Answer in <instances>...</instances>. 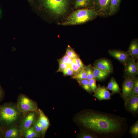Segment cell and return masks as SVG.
Returning <instances> with one entry per match:
<instances>
[{"label": "cell", "instance_id": "cell-8", "mask_svg": "<svg viewBox=\"0 0 138 138\" xmlns=\"http://www.w3.org/2000/svg\"><path fill=\"white\" fill-rule=\"evenodd\" d=\"M135 59L132 57L129 58L124 65L127 76L134 78L138 74V63L135 62Z\"/></svg>", "mask_w": 138, "mask_h": 138}, {"label": "cell", "instance_id": "cell-15", "mask_svg": "<svg viewBox=\"0 0 138 138\" xmlns=\"http://www.w3.org/2000/svg\"><path fill=\"white\" fill-rule=\"evenodd\" d=\"M93 67V75L96 80L101 81L104 80L111 72L99 69L96 67Z\"/></svg>", "mask_w": 138, "mask_h": 138}, {"label": "cell", "instance_id": "cell-37", "mask_svg": "<svg viewBox=\"0 0 138 138\" xmlns=\"http://www.w3.org/2000/svg\"><path fill=\"white\" fill-rule=\"evenodd\" d=\"M2 137H3L2 132L1 131H0V138Z\"/></svg>", "mask_w": 138, "mask_h": 138}, {"label": "cell", "instance_id": "cell-32", "mask_svg": "<svg viewBox=\"0 0 138 138\" xmlns=\"http://www.w3.org/2000/svg\"><path fill=\"white\" fill-rule=\"evenodd\" d=\"M71 66L74 73V75L79 73L80 70L74 59H73V61L71 65Z\"/></svg>", "mask_w": 138, "mask_h": 138}, {"label": "cell", "instance_id": "cell-29", "mask_svg": "<svg viewBox=\"0 0 138 138\" xmlns=\"http://www.w3.org/2000/svg\"><path fill=\"white\" fill-rule=\"evenodd\" d=\"M32 126L39 137H42V132L38 117Z\"/></svg>", "mask_w": 138, "mask_h": 138}, {"label": "cell", "instance_id": "cell-5", "mask_svg": "<svg viewBox=\"0 0 138 138\" xmlns=\"http://www.w3.org/2000/svg\"><path fill=\"white\" fill-rule=\"evenodd\" d=\"M16 105L23 116L28 112L37 111L38 109L36 102L25 95L22 94L18 96Z\"/></svg>", "mask_w": 138, "mask_h": 138}, {"label": "cell", "instance_id": "cell-30", "mask_svg": "<svg viewBox=\"0 0 138 138\" xmlns=\"http://www.w3.org/2000/svg\"><path fill=\"white\" fill-rule=\"evenodd\" d=\"M61 62L68 65H70L72 62L73 60L69 57L66 54L62 58L58 60Z\"/></svg>", "mask_w": 138, "mask_h": 138}, {"label": "cell", "instance_id": "cell-7", "mask_svg": "<svg viewBox=\"0 0 138 138\" xmlns=\"http://www.w3.org/2000/svg\"><path fill=\"white\" fill-rule=\"evenodd\" d=\"M135 78L126 76L122 85V97L125 104L129 99L132 91Z\"/></svg>", "mask_w": 138, "mask_h": 138}, {"label": "cell", "instance_id": "cell-1", "mask_svg": "<svg viewBox=\"0 0 138 138\" xmlns=\"http://www.w3.org/2000/svg\"><path fill=\"white\" fill-rule=\"evenodd\" d=\"M76 119L81 130L90 132L96 138H121L128 130L126 118L98 110H84Z\"/></svg>", "mask_w": 138, "mask_h": 138}, {"label": "cell", "instance_id": "cell-33", "mask_svg": "<svg viewBox=\"0 0 138 138\" xmlns=\"http://www.w3.org/2000/svg\"><path fill=\"white\" fill-rule=\"evenodd\" d=\"M64 76H73L74 74L71 67V65H68L66 68L63 72Z\"/></svg>", "mask_w": 138, "mask_h": 138}, {"label": "cell", "instance_id": "cell-20", "mask_svg": "<svg viewBox=\"0 0 138 138\" xmlns=\"http://www.w3.org/2000/svg\"><path fill=\"white\" fill-rule=\"evenodd\" d=\"M121 0H110L108 14L111 15L117 11L120 5Z\"/></svg>", "mask_w": 138, "mask_h": 138}, {"label": "cell", "instance_id": "cell-14", "mask_svg": "<svg viewBox=\"0 0 138 138\" xmlns=\"http://www.w3.org/2000/svg\"><path fill=\"white\" fill-rule=\"evenodd\" d=\"M94 6L98 11L104 14L109 11L110 0H94Z\"/></svg>", "mask_w": 138, "mask_h": 138}, {"label": "cell", "instance_id": "cell-35", "mask_svg": "<svg viewBox=\"0 0 138 138\" xmlns=\"http://www.w3.org/2000/svg\"><path fill=\"white\" fill-rule=\"evenodd\" d=\"M74 60L80 70H81L84 67V64L81 59L78 56L75 59H74Z\"/></svg>", "mask_w": 138, "mask_h": 138}, {"label": "cell", "instance_id": "cell-19", "mask_svg": "<svg viewBox=\"0 0 138 138\" xmlns=\"http://www.w3.org/2000/svg\"><path fill=\"white\" fill-rule=\"evenodd\" d=\"M107 88L108 90L111 91L113 94L119 93L120 91L118 84L113 77L111 78Z\"/></svg>", "mask_w": 138, "mask_h": 138}, {"label": "cell", "instance_id": "cell-11", "mask_svg": "<svg viewBox=\"0 0 138 138\" xmlns=\"http://www.w3.org/2000/svg\"><path fill=\"white\" fill-rule=\"evenodd\" d=\"M108 52L110 55L124 65L126 64L130 56L127 52L112 50H109Z\"/></svg>", "mask_w": 138, "mask_h": 138}, {"label": "cell", "instance_id": "cell-24", "mask_svg": "<svg viewBox=\"0 0 138 138\" xmlns=\"http://www.w3.org/2000/svg\"><path fill=\"white\" fill-rule=\"evenodd\" d=\"M82 88L89 93L91 92L89 86V80L87 79L77 80Z\"/></svg>", "mask_w": 138, "mask_h": 138}, {"label": "cell", "instance_id": "cell-6", "mask_svg": "<svg viewBox=\"0 0 138 138\" xmlns=\"http://www.w3.org/2000/svg\"><path fill=\"white\" fill-rule=\"evenodd\" d=\"M38 116L37 111L28 112L23 116L19 126L21 137L23 136L25 131L33 125Z\"/></svg>", "mask_w": 138, "mask_h": 138}, {"label": "cell", "instance_id": "cell-17", "mask_svg": "<svg viewBox=\"0 0 138 138\" xmlns=\"http://www.w3.org/2000/svg\"><path fill=\"white\" fill-rule=\"evenodd\" d=\"M130 56L135 59L138 57V43L137 40H134L131 43L127 52Z\"/></svg>", "mask_w": 138, "mask_h": 138}, {"label": "cell", "instance_id": "cell-27", "mask_svg": "<svg viewBox=\"0 0 138 138\" xmlns=\"http://www.w3.org/2000/svg\"><path fill=\"white\" fill-rule=\"evenodd\" d=\"M86 71L87 79L89 80L92 79L94 78L93 75V67L91 65L85 66Z\"/></svg>", "mask_w": 138, "mask_h": 138}, {"label": "cell", "instance_id": "cell-38", "mask_svg": "<svg viewBox=\"0 0 138 138\" xmlns=\"http://www.w3.org/2000/svg\"><path fill=\"white\" fill-rule=\"evenodd\" d=\"M4 130L3 129H2L1 127L0 126V131L2 132L3 133Z\"/></svg>", "mask_w": 138, "mask_h": 138}, {"label": "cell", "instance_id": "cell-31", "mask_svg": "<svg viewBox=\"0 0 138 138\" xmlns=\"http://www.w3.org/2000/svg\"><path fill=\"white\" fill-rule=\"evenodd\" d=\"M96 80L94 78L89 80V86L91 92H94L97 88Z\"/></svg>", "mask_w": 138, "mask_h": 138}, {"label": "cell", "instance_id": "cell-23", "mask_svg": "<svg viewBox=\"0 0 138 138\" xmlns=\"http://www.w3.org/2000/svg\"><path fill=\"white\" fill-rule=\"evenodd\" d=\"M129 133L134 138L138 137V121L133 124L130 128Z\"/></svg>", "mask_w": 138, "mask_h": 138}, {"label": "cell", "instance_id": "cell-12", "mask_svg": "<svg viewBox=\"0 0 138 138\" xmlns=\"http://www.w3.org/2000/svg\"><path fill=\"white\" fill-rule=\"evenodd\" d=\"M94 64L95 66L99 69L112 72L113 66L111 61L108 59L102 58L95 61Z\"/></svg>", "mask_w": 138, "mask_h": 138}, {"label": "cell", "instance_id": "cell-34", "mask_svg": "<svg viewBox=\"0 0 138 138\" xmlns=\"http://www.w3.org/2000/svg\"><path fill=\"white\" fill-rule=\"evenodd\" d=\"M59 64V68L57 71V72H63L67 68L68 65L58 60Z\"/></svg>", "mask_w": 138, "mask_h": 138}, {"label": "cell", "instance_id": "cell-28", "mask_svg": "<svg viewBox=\"0 0 138 138\" xmlns=\"http://www.w3.org/2000/svg\"><path fill=\"white\" fill-rule=\"evenodd\" d=\"M136 95H138V79L137 77L134 78L133 89L129 99L132 96Z\"/></svg>", "mask_w": 138, "mask_h": 138}, {"label": "cell", "instance_id": "cell-13", "mask_svg": "<svg viewBox=\"0 0 138 138\" xmlns=\"http://www.w3.org/2000/svg\"><path fill=\"white\" fill-rule=\"evenodd\" d=\"M125 106L127 110L130 112L133 113H137L138 95L131 97L125 104Z\"/></svg>", "mask_w": 138, "mask_h": 138}, {"label": "cell", "instance_id": "cell-9", "mask_svg": "<svg viewBox=\"0 0 138 138\" xmlns=\"http://www.w3.org/2000/svg\"><path fill=\"white\" fill-rule=\"evenodd\" d=\"M93 96L99 100H108L111 99V94L107 87L104 86L97 87Z\"/></svg>", "mask_w": 138, "mask_h": 138}, {"label": "cell", "instance_id": "cell-26", "mask_svg": "<svg viewBox=\"0 0 138 138\" xmlns=\"http://www.w3.org/2000/svg\"><path fill=\"white\" fill-rule=\"evenodd\" d=\"M79 138H96L94 135L87 131L81 130L80 133L78 135Z\"/></svg>", "mask_w": 138, "mask_h": 138}, {"label": "cell", "instance_id": "cell-16", "mask_svg": "<svg viewBox=\"0 0 138 138\" xmlns=\"http://www.w3.org/2000/svg\"><path fill=\"white\" fill-rule=\"evenodd\" d=\"M38 112L39 121L46 131L50 125L49 120L42 110L38 109Z\"/></svg>", "mask_w": 138, "mask_h": 138}, {"label": "cell", "instance_id": "cell-10", "mask_svg": "<svg viewBox=\"0 0 138 138\" xmlns=\"http://www.w3.org/2000/svg\"><path fill=\"white\" fill-rule=\"evenodd\" d=\"M3 138H19L21 137L19 126L15 125L4 130L3 133Z\"/></svg>", "mask_w": 138, "mask_h": 138}, {"label": "cell", "instance_id": "cell-25", "mask_svg": "<svg viewBox=\"0 0 138 138\" xmlns=\"http://www.w3.org/2000/svg\"><path fill=\"white\" fill-rule=\"evenodd\" d=\"M65 54L73 60L75 59L79 56L73 49L69 45L67 47Z\"/></svg>", "mask_w": 138, "mask_h": 138}, {"label": "cell", "instance_id": "cell-18", "mask_svg": "<svg viewBox=\"0 0 138 138\" xmlns=\"http://www.w3.org/2000/svg\"><path fill=\"white\" fill-rule=\"evenodd\" d=\"M94 6V0H74V6L76 8H87Z\"/></svg>", "mask_w": 138, "mask_h": 138}, {"label": "cell", "instance_id": "cell-4", "mask_svg": "<svg viewBox=\"0 0 138 138\" xmlns=\"http://www.w3.org/2000/svg\"><path fill=\"white\" fill-rule=\"evenodd\" d=\"M43 5L54 15L64 14L73 0H40Z\"/></svg>", "mask_w": 138, "mask_h": 138}, {"label": "cell", "instance_id": "cell-22", "mask_svg": "<svg viewBox=\"0 0 138 138\" xmlns=\"http://www.w3.org/2000/svg\"><path fill=\"white\" fill-rule=\"evenodd\" d=\"M72 78L77 80L87 79V75L85 66L78 74L72 76Z\"/></svg>", "mask_w": 138, "mask_h": 138}, {"label": "cell", "instance_id": "cell-39", "mask_svg": "<svg viewBox=\"0 0 138 138\" xmlns=\"http://www.w3.org/2000/svg\"><path fill=\"white\" fill-rule=\"evenodd\" d=\"M28 0L30 2H32V1H33V0Z\"/></svg>", "mask_w": 138, "mask_h": 138}, {"label": "cell", "instance_id": "cell-21", "mask_svg": "<svg viewBox=\"0 0 138 138\" xmlns=\"http://www.w3.org/2000/svg\"><path fill=\"white\" fill-rule=\"evenodd\" d=\"M23 136L25 138H36L39 137L32 126L25 132Z\"/></svg>", "mask_w": 138, "mask_h": 138}, {"label": "cell", "instance_id": "cell-2", "mask_svg": "<svg viewBox=\"0 0 138 138\" xmlns=\"http://www.w3.org/2000/svg\"><path fill=\"white\" fill-rule=\"evenodd\" d=\"M23 116L16 105L8 103L0 105V126L4 130L16 125Z\"/></svg>", "mask_w": 138, "mask_h": 138}, {"label": "cell", "instance_id": "cell-3", "mask_svg": "<svg viewBox=\"0 0 138 138\" xmlns=\"http://www.w3.org/2000/svg\"><path fill=\"white\" fill-rule=\"evenodd\" d=\"M97 11L93 8H84L74 11L61 24L63 25H73L86 23L97 16L98 13Z\"/></svg>", "mask_w": 138, "mask_h": 138}, {"label": "cell", "instance_id": "cell-36", "mask_svg": "<svg viewBox=\"0 0 138 138\" xmlns=\"http://www.w3.org/2000/svg\"><path fill=\"white\" fill-rule=\"evenodd\" d=\"M3 91L0 85V101H1L3 99Z\"/></svg>", "mask_w": 138, "mask_h": 138}]
</instances>
